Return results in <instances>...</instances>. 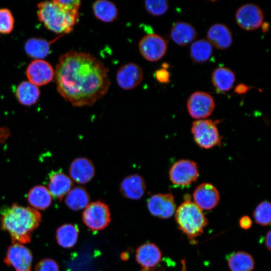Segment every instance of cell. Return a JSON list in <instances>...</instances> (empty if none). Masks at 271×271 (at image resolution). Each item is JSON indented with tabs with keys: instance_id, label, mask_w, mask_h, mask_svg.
I'll return each mask as SVG.
<instances>
[{
	"instance_id": "d6a6232c",
	"label": "cell",
	"mask_w": 271,
	"mask_h": 271,
	"mask_svg": "<svg viewBox=\"0 0 271 271\" xmlns=\"http://www.w3.org/2000/svg\"><path fill=\"white\" fill-rule=\"evenodd\" d=\"M14 19L8 9H0V34H9L13 30Z\"/></svg>"
},
{
	"instance_id": "5bb4252c",
	"label": "cell",
	"mask_w": 271,
	"mask_h": 271,
	"mask_svg": "<svg viewBox=\"0 0 271 271\" xmlns=\"http://www.w3.org/2000/svg\"><path fill=\"white\" fill-rule=\"evenodd\" d=\"M143 77V71L140 66L134 63H128L118 69L116 80L121 88L128 90L139 86L142 82Z\"/></svg>"
},
{
	"instance_id": "836d02e7",
	"label": "cell",
	"mask_w": 271,
	"mask_h": 271,
	"mask_svg": "<svg viewBox=\"0 0 271 271\" xmlns=\"http://www.w3.org/2000/svg\"><path fill=\"white\" fill-rule=\"evenodd\" d=\"M35 271H59V267L54 260L47 258L41 260L37 263Z\"/></svg>"
},
{
	"instance_id": "9a60e30c",
	"label": "cell",
	"mask_w": 271,
	"mask_h": 271,
	"mask_svg": "<svg viewBox=\"0 0 271 271\" xmlns=\"http://www.w3.org/2000/svg\"><path fill=\"white\" fill-rule=\"evenodd\" d=\"M193 199L195 204L201 209L209 210L218 203L220 196L217 189L209 183H202L195 190Z\"/></svg>"
},
{
	"instance_id": "e575fe53",
	"label": "cell",
	"mask_w": 271,
	"mask_h": 271,
	"mask_svg": "<svg viewBox=\"0 0 271 271\" xmlns=\"http://www.w3.org/2000/svg\"><path fill=\"white\" fill-rule=\"evenodd\" d=\"M54 1L62 8L71 12H79L81 6V1L79 0Z\"/></svg>"
},
{
	"instance_id": "603a6c76",
	"label": "cell",
	"mask_w": 271,
	"mask_h": 271,
	"mask_svg": "<svg viewBox=\"0 0 271 271\" xmlns=\"http://www.w3.org/2000/svg\"><path fill=\"white\" fill-rule=\"evenodd\" d=\"M92 11L95 17L105 23H111L117 18V7L112 2L107 0H98L92 4Z\"/></svg>"
},
{
	"instance_id": "74e56055",
	"label": "cell",
	"mask_w": 271,
	"mask_h": 271,
	"mask_svg": "<svg viewBox=\"0 0 271 271\" xmlns=\"http://www.w3.org/2000/svg\"><path fill=\"white\" fill-rule=\"evenodd\" d=\"M250 88V87H249L244 84L240 83L235 87L234 91L237 94H243L246 93Z\"/></svg>"
},
{
	"instance_id": "30bf717a",
	"label": "cell",
	"mask_w": 271,
	"mask_h": 271,
	"mask_svg": "<svg viewBox=\"0 0 271 271\" xmlns=\"http://www.w3.org/2000/svg\"><path fill=\"white\" fill-rule=\"evenodd\" d=\"M187 109L191 116L195 119L207 117L212 113L215 103L212 96L205 92L192 93L187 101Z\"/></svg>"
},
{
	"instance_id": "f1b7e54d",
	"label": "cell",
	"mask_w": 271,
	"mask_h": 271,
	"mask_svg": "<svg viewBox=\"0 0 271 271\" xmlns=\"http://www.w3.org/2000/svg\"><path fill=\"white\" fill-rule=\"evenodd\" d=\"M27 54L31 58L42 59L50 52V44L46 40L32 38L27 41L25 45Z\"/></svg>"
},
{
	"instance_id": "d4e9b609",
	"label": "cell",
	"mask_w": 271,
	"mask_h": 271,
	"mask_svg": "<svg viewBox=\"0 0 271 271\" xmlns=\"http://www.w3.org/2000/svg\"><path fill=\"white\" fill-rule=\"evenodd\" d=\"M40 91L37 86L29 81H23L16 89V95L19 102L25 106L34 104L38 100Z\"/></svg>"
},
{
	"instance_id": "6da1fadb",
	"label": "cell",
	"mask_w": 271,
	"mask_h": 271,
	"mask_svg": "<svg viewBox=\"0 0 271 271\" xmlns=\"http://www.w3.org/2000/svg\"><path fill=\"white\" fill-rule=\"evenodd\" d=\"M55 71L58 93L76 107L91 106L107 92L108 69L92 55L74 51L59 58Z\"/></svg>"
},
{
	"instance_id": "ab89813d",
	"label": "cell",
	"mask_w": 271,
	"mask_h": 271,
	"mask_svg": "<svg viewBox=\"0 0 271 271\" xmlns=\"http://www.w3.org/2000/svg\"><path fill=\"white\" fill-rule=\"evenodd\" d=\"M141 271H163V269L156 266L151 268H143Z\"/></svg>"
},
{
	"instance_id": "d590c367",
	"label": "cell",
	"mask_w": 271,
	"mask_h": 271,
	"mask_svg": "<svg viewBox=\"0 0 271 271\" xmlns=\"http://www.w3.org/2000/svg\"><path fill=\"white\" fill-rule=\"evenodd\" d=\"M156 79L161 83H167L170 81V74L165 68H161L157 70L155 73Z\"/></svg>"
},
{
	"instance_id": "60d3db41",
	"label": "cell",
	"mask_w": 271,
	"mask_h": 271,
	"mask_svg": "<svg viewBox=\"0 0 271 271\" xmlns=\"http://www.w3.org/2000/svg\"><path fill=\"white\" fill-rule=\"evenodd\" d=\"M262 31L263 32H266L269 29V24L267 23L262 24Z\"/></svg>"
},
{
	"instance_id": "8992f818",
	"label": "cell",
	"mask_w": 271,
	"mask_h": 271,
	"mask_svg": "<svg viewBox=\"0 0 271 271\" xmlns=\"http://www.w3.org/2000/svg\"><path fill=\"white\" fill-rule=\"evenodd\" d=\"M82 220L93 231L105 228L111 221L108 205L100 200L89 203L83 212Z\"/></svg>"
},
{
	"instance_id": "3957f363",
	"label": "cell",
	"mask_w": 271,
	"mask_h": 271,
	"mask_svg": "<svg viewBox=\"0 0 271 271\" xmlns=\"http://www.w3.org/2000/svg\"><path fill=\"white\" fill-rule=\"evenodd\" d=\"M38 9L39 20L46 28L57 34L71 32L79 20V12L67 11L54 0L39 3Z\"/></svg>"
},
{
	"instance_id": "ba28073f",
	"label": "cell",
	"mask_w": 271,
	"mask_h": 271,
	"mask_svg": "<svg viewBox=\"0 0 271 271\" xmlns=\"http://www.w3.org/2000/svg\"><path fill=\"white\" fill-rule=\"evenodd\" d=\"M138 46L142 57L150 62H156L161 59L167 50V44L165 39L153 33L144 36Z\"/></svg>"
},
{
	"instance_id": "4dcf8cb0",
	"label": "cell",
	"mask_w": 271,
	"mask_h": 271,
	"mask_svg": "<svg viewBox=\"0 0 271 271\" xmlns=\"http://www.w3.org/2000/svg\"><path fill=\"white\" fill-rule=\"evenodd\" d=\"M253 216L257 223L262 226H268L270 224V203L264 201L259 203L253 212Z\"/></svg>"
},
{
	"instance_id": "4316f807",
	"label": "cell",
	"mask_w": 271,
	"mask_h": 271,
	"mask_svg": "<svg viewBox=\"0 0 271 271\" xmlns=\"http://www.w3.org/2000/svg\"><path fill=\"white\" fill-rule=\"evenodd\" d=\"M211 80L216 89L221 92H225L232 87L235 81V76L230 69L218 67L213 71Z\"/></svg>"
},
{
	"instance_id": "277c9868",
	"label": "cell",
	"mask_w": 271,
	"mask_h": 271,
	"mask_svg": "<svg viewBox=\"0 0 271 271\" xmlns=\"http://www.w3.org/2000/svg\"><path fill=\"white\" fill-rule=\"evenodd\" d=\"M175 219L179 227L190 240L201 235L208 221L201 209L190 197H186L176 211Z\"/></svg>"
},
{
	"instance_id": "1f68e13d",
	"label": "cell",
	"mask_w": 271,
	"mask_h": 271,
	"mask_svg": "<svg viewBox=\"0 0 271 271\" xmlns=\"http://www.w3.org/2000/svg\"><path fill=\"white\" fill-rule=\"evenodd\" d=\"M145 8L153 16H160L167 12L169 2L166 0H147L144 3Z\"/></svg>"
},
{
	"instance_id": "7402d4cb",
	"label": "cell",
	"mask_w": 271,
	"mask_h": 271,
	"mask_svg": "<svg viewBox=\"0 0 271 271\" xmlns=\"http://www.w3.org/2000/svg\"><path fill=\"white\" fill-rule=\"evenodd\" d=\"M27 199L33 207L40 210L48 208L52 201L48 189L42 185H37L31 188L28 193Z\"/></svg>"
},
{
	"instance_id": "52a82bcc",
	"label": "cell",
	"mask_w": 271,
	"mask_h": 271,
	"mask_svg": "<svg viewBox=\"0 0 271 271\" xmlns=\"http://www.w3.org/2000/svg\"><path fill=\"white\" fill-rule=\"evenodd\" d=\"M169 174L174 185L187 187L196 181L199 172L197 166L194 162L189 160H181L173 165Z\"/></svg>"
},
{
	"instance_id": "e0dca14e",
	"label": "cell",
	"mask_w": 271,
	"mask_h": 271,
	"mask_svg": "<svg viewBox=\"0 0 271 271\" xmlns=\"http://www.w3.org/2000/svg\"><path fill=\"white\" fill-rule=\"evenodd\" d=\"M73 185L72 179L61 170L52 171L49 174L48 189L52 197L56 199L61 201Z\"/></svg>"
},
{
	"instance_id": "484cf974",
	"label": "cell",
	"mask_w": 271,
	"mask_h": 271,
	"mask_svg": "<svg viewBox=\"0 0 271 271\" xmlns=\"http://www.w3.org/2000/svg\"><path fill=\"white\" fill-rule=\"evenodd\" d=\"M89 202V195L82 186H77L71 189L65 199L66 205L74 211L85 209Z\"/></svg>"
},
{
	"instance_id": "44dd1931",
	"label": "cell",
	"mask_w": 271,
	"mask_h": 271,
	"mask_svg": "<svg viewBox=\"0 0 271 271\" xmlns=\"http://www.w3.org/2000/svg\"><path fill=\"white\" fill-rule=\"evenodd\" d=\"M197 37V32L191 24L184 22L175 23L171 30V37L177 45L185 46Z\"/></svg>"
},
{
	"instance_id": "cb8c5ba5",
	"label": "cell",
	"mask_w": 271,
	"mask_h": 271,
	"mask_svg": "<svg viewBox=\"0 0 271 271\" xmlns=\"http://www.w3.org/2000/svg\"><path fill=\"white\" fill-rule=\"evenodd\" d=\"M79 235L77 225L71 223L63 224L56 231V238L58 244L65 248H69L76 243Z\"/></svg>"
},
{
	"instance_id": "4fadbf2b",
	"label": "cell",
	"mask_w": 271,
	"mask_h": 271,
	"mask_svg": "<svg viewBox=\"0 0 271 271\" xmlns=\"http://www.w3.org/2000/svg\"><path fill=\"white\" fill-rule=\"evenodd\" d=\"M26 75L29 82L36 86H42L53 80L55 71L48 62L42 59H36L28 66Z\"/></svg>"
},
{
	"instance_id": "7a4b0ae2",
	"label": "cell",
	"mask_w": 271,
	"mask_h": 271,
	"mask_svg": "<svg viewBox=\"0 0 271 271\" xmlns=\"http://www.w3.org/2000/svg\"><path fill=\"white\" fill-rule=\"evenodd\" d=\"M0 214L1 228L9 233L13 243H29L32 232L42 221V215L37 210L16 203L2 207Z\"/></svg>"
},
{
	"instance_id": "f35d334b",
	"label": "cell",
	"mask_w": 271,
	"mask_h": 271,
	"mask_svg": "<svg viewBox=\"0 0 271 271\" xmlns=\"http://www.w3.org/2000/svg\"><path fill=\"white\" fill-rule=\"evenodd\" d=\"M270 237L271 232L269 230L267 232L264 239L265 245L266 248L269 250H270Z\"/></svg>"
},
{
	"instance_id": "5b68a950",
	"label": "cell",
	"mask_w": 271,
	"mask_h": 271,
	"mask_svg": "<svg viewBox=\"0 0 271 271\" xmlns=\"http://www.w3.org/2000/svg\"><path fill=\"white\" fill-rule=\"evenodd\" d=\"M191 131L195 142L202 148L210 149L221 143L215 121L212 120L200 119L194 121Z\"/></svg>"
},
{
	"instance_id": "7c38bea8",
	"label": "cell",
	"mask_w": 271,
	"mask_h": 271,
	"mask_svg": "<svg viewBox=\"0 0 271 271\" xmlns=\"http://www.w3.org/2000/svg\"><path fill=\"white\" fill-rule=\"evenodd\" d=\"M147 207L152 215L162 219L172 217L176 209L174 196L170 193L151 195L147 200Z\"/></svg>"
},
{
	"instance_id": "ac0fdd59",
	"label": "cell",
	"mask_w": 271,
	"mask_h": 271,
	"mask_svg": "<svg viewBox=\"0 0 271 271\" xmlns=\"http://www.w3.org/2000/svg\"><path fill=\"white\" fill-rule=\"evenodd\" d=\"M162 253L159 248L151 242L145 243L136 250V259L143 268H151L161 261Z\"/></svg>"
},
{
	"instance_id": "2e32d148",
	"label": "cell",
	"mask_w": 271,
	"mask_h": 271,
	"mask_svg": "<svg viewBox=\"0 0 271 271\" xmlns=\"http://www.w3.org/2000/svg\"><path fill=\"white\" fill-rule=\"evenodd\" d=\"M69 173L73 181L80 184L87 183L94 177L95 169L93 163L86 158H78L71 163Z\"/></svg>"
},
{
	"instance_id": "9c48e42d",
	"label": "cell",
	"mask_w": 271,
	"mask_h": 271,
	"mask_svg": "<svg viewBox=\"0 0 271 271\" xmlns=\"http://www.w3.org/2000/svg\"><path fill=\"white\" fill-rule=\"evenodd\" d=\"M4 260L15 271H31L33 255L31 251L24 245L13 243L8 248Z\"/></svg>"
},
{
	"instance_id": "f546056e",
	"label": "cell",
	"mask_w": 271,
	"mask_h": 271,
	"mask_svg": "<svg viewBox=\"0 0 271 271\" xmlns=\"http://www.w3.org/2000/svg\"><path fill=\"white\" fill-rule=\"evenodd\" d=\"M213 49L210 43L205 39L197 40L191 46V59L197 63L206 62L212 54Z\"/></svg>"
},
{
	"instance_id": "83f0119b",
	"label": "cell",
	"mask_w": 271,
	"mask_h": 271,
	"mask_svg": "<svg viewBox=\"0 0 271 271\" xmlns=\"http://www.w3.org/2000/svg\"><path fill=\"white\" fill-rule=\"evenodd\" d=\"M227 262L231 271H252L254 262L251 255L244 251H238L227 256Z\"/></svg>"
},
{
	"instance_id": "b9f144b4",
	"label": "cell",
	"mask_w": 271,
	"mask_h": 271,
	"mask_svg": "<svg viewBox=\"0 0 271 271\" xmlns=\"http://www.w3.org/2000/svg\"><path fill=\"white\" fill-rule=\"evenodd\" d=\"M182 271H187L186 264L184 260L181 261Z\"/></svg>"
},
{
	"instance_id": "8fae6325",
	"label": "cell",
	"mask_w": 271,
	"mask_h": 271,
	"mask_svg": "<svg viewBox=\"0 0 271 271\" xmlns=\"http://www.w3.org/2000/svg\"><path fill=\"white\" fill-rule=\"evenodd\" d=\"M235 19L241 28L246 31H253L261 26L263 14L258 6L247 4L241 6L237 10Z\"/></svg>"
},
{
	"instance_id": "d6986e66",
	"label": "cell",
	"mask_w": 271,
	"mask_h": 271,
	"mask_svg": "<svg viewBox=\"0 0 271 271\" xmlns=\"http://www.w3.org/2000/svg\"><path fill=\"white\" fill-rule=\"evenodd\" d=\"M146 189L144 178L135 174L129 175L121 181L119 190L125 198L132 200H139L145 194Z\"/></svg>"
},
{
	"instance_id": "ffe728a7",
	"label": "cell",
	"mask_w": 271,
	"mask_h": 271,
	"mask_svg": "<svg viewBox=\"0 0 271 271\" xmlns=\"http://www.w3.org/2000/svg\"><path fill=\"white\" fill-rule=\"evenodd\" d=\"M207 37L211 45L220 50L229 48L233 41L231 32L226 25L222 24L212 25L207 31Z\"/></svg>"
},
{
	"instance_id": "8d00e7d4",
	"label": "cell",
	"mask_w": 271,
	"mask_h": 271,
	"mask_svg": "<svg viewBox=\"0 0 271 271\" xmlns=\"http://www.w3.org/2000/svg\"><path fill=\"white\" fill-rule=\"evenodd\" d=\"M240 226L244 229L250 228L252 225V220L248 216L242 217L239 221Z\"/></svg>"
}]
</instances>
